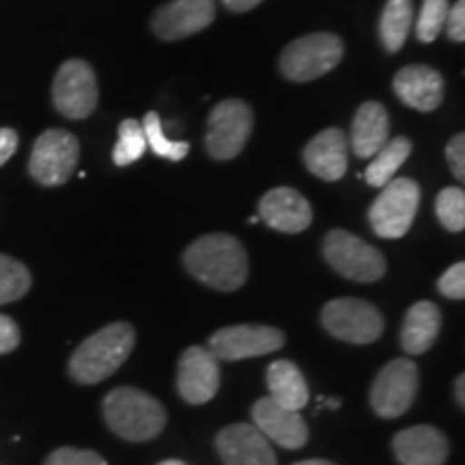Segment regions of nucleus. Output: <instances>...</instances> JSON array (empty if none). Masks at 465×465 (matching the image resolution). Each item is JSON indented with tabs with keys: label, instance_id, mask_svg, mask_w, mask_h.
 <instances>
[{
	"label": "nucleus",
	"instance_id": "9b49d317",
	"mask_svg": "<svg viewBox=\"0 0 465 465\" xmlns=\"http://www.w3.org/2000/svg\"><path fill=\"white\" fill-rule=\"evenodd\" d=\"M420 373L411 360L397 358L388 362L371 388V407L381 418H399L414 403Z\"/></svg>",
	"mask_w": 465,
	"mask_h": 465
},
{
	"label": "nucleus",
	"instance_id": "b1692460",
	"mask_svg": "<svg viewBox=\"0 0 465 465\" xmlns=\"http://www.w3.org/2000/svg\"><path fill=\"white\" fill-rule=\"evenodd\" d=\"M411 153V143L405 136L391 138L377 153L371 158V164L366 166L364 179L373 188H383L388 182H392L394 174L405 164Z\"/></svg>",
	"mask_w": 465,
	"mask_h": 465
},
{
	"label": "nucleus",
	"instance_id": "f03ea898",
	"mask_svg": "<svg viewBox=\"0 0 465 465\" xmlns=\"http://www.w3.org/2000/svg\"><path fill=\"white\" fill-rule=\"evenodd\" d=\"M134 341H136V334L130 323L119 322L106 325L100 332L80 342L69 360V375L74 377V381L84 383V386L108 380L130 358Z\"/></svg>",
	"mask_w": 465,
	"mask_h": 465
},
{
	"label": "nucleus",
	"instance_id": "f704fd0d",
	"mask_svg": "<svg viewBox=\"0 0 465 465\" xmlns=\"http://www.w3.org/2000/svg\"><path fill=\"white\" fill-rule=\"evenodd\" d=\"M446 25H449V37L452 42L463 44L465 42V0H457L455 7L449 9Z\"/></svg>",
	"mask_w": 465,
	"mask_h": 465
},
{
	"label": "nucleus",
	"instance_id": "a19ab883",
	"mask_svg": "<svg viewBox=\"0 0 465 465\" xmlns=\"http://www.w3.org/2000/svg\"><path fill=\"white\" fill-rule=\"evenodd\" d=\"M325 405H328V407H332V410H336V407H341V401L339 399H332V401H325Z\"/></svg>",
	"mask_w": 465,
	"mask_h": 465
},
{
	"label": "nucleus",
	"instance_id": "20e7f679",
	"mask_svg": "<svg viewBox=\"0 0 465 465\" xmlns=\"http://www.w3.org/2000/svg\"><path fill=\"white\" fill-rule=\"evenodd\" d=\"M345 45L332 33H312L295 39L281 54V72L291 83H311L339 65Z\"/></svg>",
	"mask_w": 465,
	"mask_h": 465
},
{
	"label": "nucleus",
	"instance_id": "4468645a",
	"mask_svg": "<svg viewBox=\"0 0 465 465\" xmlns=\"http://www.w3.org/2000/svg\"><path fill=\"white\" fill-rule=\"evenodd\" d=\"M213 17H216L213 0H171L155 11L151 28L164 42H177L205 31Z\"/></svg>",
	"mask_w": 465,
	"mask_h": 465
},
{
	"label": "nucleus",
	"instance_id": "c85d7f7f",
	"mask_svg": "<svg viewBox=\"0 0 465 465\" xmlns=\"http://www.w3.org/2000/svg\"><path fill=\"white\" fill-rule=\"evenodd\" d=\"M435 213L446 231L461 232L465 229V192L463 188H444L435 199Z\"/></svg>",
	"mask_w": 465,
	"mask_h": 465
},
{
	"label": "nucleus",
	"instance_id": "ea45409f",
	"mask_svg": "<svg viewBox=\"0 0 465 465\" xmlns=\"http://www.w3.org/2000/svg\"><path fill=\"white\" fill-rule=\"evenodd\" d=\"M160 465H188V463H183V461H177V459H168V461H162Z\"/></svg>",
	"mask_w": 465,
	"mask_h": 465
},
{
	"label": "nucleus",
	"instance_id": "58836bf2",
	"mask_svg": "<svg viewBox=\"0 0 465 465\" xmlns=\"http://www.w3.org/2000/svg\"><path fill=\"white\" fill-rule=\"evenodd\" d=\"M293 465H334L332 461H325V459H306V461H298Z\"/></svg>",
	"mask_w": 465,
	"mask_h": 465
},
{
	"label": "nucleus",
	"instance_id": "2eb2a0df",
	"mask_svg": "<svg viewBox=\"0 0 465 465\" xmlns=\"http://www.w3.org/2000/svg\"><path fill=\"white\" fill-rule=\"evenodd\" d=\"M252 422L267 440L287 450H298L308 441V427L302 411L287 410L274 399L263 397L252 407Z\"/></svg>",
	"mask_w": 465,
	"mask_h": 465
},
{
	"label": "nucleus",
	"instance_id": "6e6552de",
	"mask_svg": "<svg viewBox=\"0 0 465 465\" xmlns=\"http://www.w3.org/2000/svg\"><path fill=\"white\" fill-rule=\"evenodd\" d=\"M252 108L242 100H223L209 113L207 151L213 160H232L246 147L252 134Z\"/></svg>",
	"mask_w": 465,
	"mask_h": 465
},
{
	"label": "nucleus",
	"instance_id": "423d86ee",
	"mask_svg": "<svg viewBox=\"0 0 465 465\" xmlns=\"http://www.w3.org/2000/svg\"><path fill=\"white\" fill-rule=\"evenodd\" d=\"M323 257L334 272L349 281L375 282L386 274V259L380 250L341 229L325 235Z\"/></svg>",
	"mask_w": 465,
	"mask_h": 465
},
{
	"label": "nucleus",
	"instance_id": "ddd939ff",
	"mask_svg": "<svg viewBox=\"0 0 465 465\" xmlns=\"http://www.w3.org/2000/svg\"><path fill=\"white\" fill-rule=\"evenodd\" d=\"M177 391L192 405L209 403L220 391V360L209 347L185 349L179 360Z\"/></svg>",
	"mask_w": 465,
	"mask_h": 465
},
{
	"label": "nucleus",
	"instance_id": "aec40b11",
	"mask_svg": "<svg viewBox=\"0 0 465 465\" xmlns=\"http://www.w3.org/2000/svg\"><path fill=\"white\" fill-rule=\"evenodd\" d=\"M392 449L401 465H444L450 446L438 429L418 424L401 431L392 440Z\"/></svg>",
	"mask_w": 465,
	"mask_h": 465
},
{
	"label": "nucleus",
	"instance_id": "f257e3e1",
	"mask_svg": "<svg viewBox=\"0 0 465 465\" xmlns=\"http://www.w3.org/2000/svg\"><path fill=\"white\" fill-rule=\"evenodd\" d=\"M183 265L196 281L216 291H237L248 278V254L237 237L212 232L192 242L183 252Z\"/></svg>",
	"mask_w": 465,
	"mask_h": 465
},
{
	"label": "nucleus",
	"instance_id": "7ed1b4c3",
	"mask_svg": "<svg viewBox=\"0 0 465 465\" xmlns=\"http://www.w3.org/2000/svg\"><path fill=\"white\" fill-rule=\"evenodd\" d=\"M104 418L108 427L127 441L158 438L166 427V411L158 399L138 388H114L104 399Z\"/></svg>",
	"mask_w": 465,
	"mask_h": 465
},
{
	"label": "nucleus",
	"instance_id": "9d476101",
	"mask_svg": "<svg viewBox=\"0 0 465 465\" xmlns=\"http://www.w3.org/2000/svg\"><path fill=\"white\" fill-rule=\"evenodd\" d=\"M322 323L339 341L369 345L383 332V317L373 304L356 298L328 302L322 311Z\"/></svg>",
	"mask_w": 465,
	"mask_h": 465
},
{
	"label": "nucleus",
	"instance_id": "39448f33",
	"mask_svg": "<svg viewBox=\"0 0 465 465\" xmlns=\"http://www.w3.org/2000/svg\"><path fill=\"white\" fill-rule=\"evenodd\" d=\"M420 205V185L410 177L392 179L383 185L369 209V220L375 235L383 240H401L414 224Z\"/></svg>",
	"mask_w": 465,
	"mask_h": 465
},
{
	"label": "nucleus",
	"instance_id": "4c0bfd02",
	"mask_svg": "<svg viewBox=\"0 0 465 465\" xmlns=\"http://www.w3.org/2000/svg\"><path fill=\"white\" fill-rule=\"evenodd\" d=\"M465 377L459 375L455 380V397H457V403L459 407H465Z\"/></svg>",
	"mask_w": 465,
	"mask_h": 465
},
{
	"label": "nucleus",
	"instance_id": "c756f323",
	"mask_svg": "<svg viewBox=\"0 0 465 465\" xmlns=\"http://www.w3.org/2000/svg\"><path fill=\"white\" fill-rule=\"evenodd\" d=\"M449 0H424L420 15L416 22L418 42L431 44L440 37L441 28L446 26V17H449Z\"/></svg>",
	"mask_w": 465,
	"mask_h": 465
},
{
	"label": "nucleus",
	"instance_id": "393cba45",
	"mask_svg": "<svg viewBox=\"0 0 465 465\" xmlns=\"http://www.w3.org/2000/svg\"><path fill=\"white\" fill-rule=\"evenodd\" d=\"M414 25V3L411 0H388L381 11L380 35L388 52H399L407 42Z\"/></svg>",
	"mask_w": 465,
	"mask_h": 465
},
{
	"label": "nucleus",
	"instance_id": "473e14b6",
	"mask_svg": "<svg viewBox=\"0 0 465 465\" xmlns=\"http://www.w3.org/2000/svg\"><path fill=\"white\" fill-rule=\"evenodd\" d=\"M446 160H449L452 174H455L459 182H463L465 179V136L463 134L452 136L449 147H446Z\"/></svg>",
	"mask_w": 465,
	"mask_h": 465
},
{
	"label": "nucleus",
	"instance_id": "7c9ffc66",
	"mask_svg": "<svg viewBox=\"0 0 465 465\" xmlns=\"http://www.w3.org/2000/svg\"><path fill=\"white\" fill-rule=\"evenodd\" d=\"M44 465H108L102 455L93 450L72 449V446H63L56 449L52 455L45 459Z\"/></svg>",
	"mask_w": 465,
	"mask_h": 465
},
{
	"label": "nucleus",
	"instance_id": "dca6fc26",
	"mask_svg": "<svg viewBox=\"0 0 465 465\" xmlns=\"http://www.w3.org/2000/svg\"><path fill=\"white\" fill-rule=\"evenodd\" d=\"M220 459L226 465H278L274 450L254 424H231L216 438Z\"/></svg>",
	"mask_w": 465,
	"mask_h": 465
},
{
	"label": "nucleus",
	"instance_id": "0eeeda50",
	"mask_svg": "<svg viewBox=\"0 0 465 465\" xmlns=\"http://www.w3.org/2000/svg\"><path fill=\"white\" fill-rule=\"evenodd\" d=\"M80 143L67 130H48L33 144L28 173L39 185L56 188L72 179L78 168Z\"/></svg>",
	"mask_w": 465,
	"mask_h": 465
},
{
	"label": "nucleus",
	"instance_id": "a211bd4d",
	"mask_svg": "<svg viewBox=\"0 0 465 465\" xmlns=\"http://www.w3.org/2000/svg\"><path fill=\"white\" fill-rule=\"evenodd\" d=\"M259 216L281 232H302L312 223V207L298 190L274 188L261 199Z\"/></svg>",
	"mask_w": 465,
	"mask_h": 465
},
{
	"label": "nucleus",
	"instance_id": "f3484780",
	"mask_svg": "<svg viewBox=\"0 0 465 465\" xmlns=\"http://www.w3.org/2000/svg\"><path fill=\"white\" fill-rule=\"evenodd\" d=\"M392 89L405 106L433 113L444 100V78L429 65H407L394 75Z\"/></svg>",
	"mask_w": 465,
	"mask_h": 465
},
{
	"label": "nucleus",
	"instance_id": "6ab92c4d",
	"mask_svg": "<svg viewBox=\"0 0 465 465\" xmlns=\"http://www.w3.org/2000/svg\"><path fill=\"white\" fill-rule=\"evenodd\" d=\"M304 164L323 182H339L349 166V138L339 127L319 132L304 149Z\"/></svg>",
	"mask_w": 465,
	"mask_h": 465
},
{
	"label": "nucleus",
	"instance_id": "1a4fd4ad",
	"mask_svg": "<svg viewBox=\"0 0 465 465\" xmlns=\"http://www.w3.org/2000/svg\"><path fill=\"white\" fill-rule=\"evenodd\" d=\"M54 108L63 116L74 121L89 119L95 113L100 89H97L95 72L83 58H72L58 67L54 84H52Z\"/></svg>",
	"mask_w": 465,
	"mask_h": 465
},
{
	"label": "nucleus",
	"instance_id": "4be33fe9",
	"mask_svg": "<svg viewBox=\"0 0 465 465\" xmlns=\"http://www.w3.org/2000/svg\"><path fill=\"white\" fill-rule=\"evenodd\" d=\"M441 328V312L433 302H416L407 311L401 328V347L410 356H422L438 341Z\"/></svg>",
	"mask_w": 465,
	"mask_h": 465
},
{
	"label": "nucleus",
	"instance_id": "412c9836",
	"mask_svg": "<svg viewBox=\"0 0 465 465\" xmlns=\"http://www.w3.org/2000/svg\"><path fill=\"white\" fill-rule=\"evenodd\" d=\"M391 141V119L380 102H364L351 124L349 147L362 160H371L383 144Z\"/></svg>",
	"mask_w": 465,
	"mask_h": 465
},
{
	"label": "nucleus",
	"instance_id": "5701e85b",
	"mask_svg": "<svg viewBox=\"0 0 465 465\" xmlns=\"http://www.w3.org/2000/svg\"><path fill=\"white\" fill-rule=\"evenodd\" d=\"M267 391L270 399H274L278 405L287 407V410L302 411L308 403V383L302 375V371L291 360H276L267 369L265 375Z\"/></svg>",
	"mask_w": 465,
	"mask_h": 465
},
{
	"label": "nucleus",
	"instance_id": "a878e982",
	"mask_svg": "<svg viewBox=\"0 0 465 465\" xmlns=\"http://www.w3.org/2000/svg\"><path fill=\"white\" fill-rule=\"evenodd\" d=\"M143 132H144V138H147V147L153 151L155 155H160V158H166L171 162H182L185 155H188L190 143L171 141V138L166 136L164 127H162L160 114L153 113V110L144 114Z\"/></svg>",
	"mask_w": 465,
	"mask_h": 465
},
{
	"label": "nucleus",
	"instance_id": "2f4dec72",
	"mask_svg": "<svg viewBox=\"0 0 465 465\" xmlns=\"http://www.w3.org/2000/svg\"><path fill=\"white\" fill-rule=\"evenodd\" d=\"M438 289L444 298L463 300L465 298V263H455L444 272L438 281Z\"/></svg>",
	"mask_w": 465,
	"mask_h": 465
},
{
	"label": "nucleus",
	"instance_id": "f8f14e48",
	"mask_svg": "<svg viewBox=\"0 0 465 465\" xmlns=\"http://www.w3.org/2000/svg\"><path fill=\"white\" fill-rule=\"evenodd\" d=\"M284 345V334L272 325H229V328L218 330L209 339V349L218 360L226 362H237V360L259 358L274 353Z\"/></svg>",
	"mask_w": 465,
	"mask_h": 465
},
{
	"label": "nucleus",
	"instance_id": "cd10ccee",
	"mask_svg": "<svg viewBox=\"0 0 465 465\" xmlns=\"http://www.w3.org/2000/svg\"><path fill=\"white\" fill-rule=\"evenodd\" d=\"M147 151L143 124L136 119H125L119 125V141L113 149V160L116 166H130L138 162Z\"/></svg>",
	"mask_w": 465,
	"mask_h": 465
},
{
	"label": "nucleus",
	"instance_id": "72a5a7b5",
	"mask_svg": "<svg viewBox=\"0 0 465 465\" xmlns=\"http://www.w3.org/2000/svg\"><path fill=\"white\" fill-rule=\"evenodd\" d=\"M20 328L14 319L7 315H0V356L3 353H11L20 345Z\"/></svg>",
	"mask_w": 465,
	"mask_h": 465
},
{
	"label": "nucleus",
	"instance_id": "c9c22d12",
	"mask_svg": "<svg viewBox=\"0 0 465 465\" xmlns=\"http://www.w3.org/2000/svg\"><path fill=\"white\" fill-rule=\"evenodd\" d=\"M17 144H20L17 132L11 130V127H0V166H5L14 158Z\"/></svg>",
	"mask_w": 465,
	"mask_h": 465
},
{
	"label": "nucleus",
	"instance_id": "e433bc0d",
	"mask_svg": "<svg viewBox=\"0 0 465 465\" xmlns=\"http://www.w3.org/2000/svg\"><path fill=\"white\" fill-rule=\"evenodd\" d=\"M224 7L231 9L232 14H246V11L254 9L257 5L263 3V0H223Z\"/></svg>",
	"mask_w": 465,
	"mask_h": 465
},
{
	"label": "nucleus",
	"instance_id": "bb28decb",
	"mask_svg": "<svg viewBox=\"0 0 465 465\" xmlns=\"http://www.w3.org/2000/svg\"><path fill=\"white\" fill-rule=\"evenodd\" d=\"M31 289V272L25 263L0 254V306L25 298Z\"/></svg>",
	"mask_w": 465,
	"mask_h": 465
}]
</instances>
